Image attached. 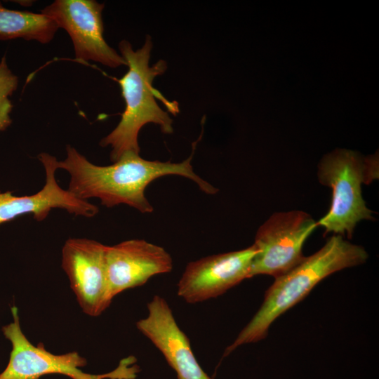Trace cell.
Returning a JSON list of instances; mask_svg holds the SVG:
<instances>
[{
  "label": "cell",
  "instance_id": "6da1fadb",
  "mask_svg": "<svg viewBox=\"0 0 379 379\" xmlns=\"http://www.w3.org/2000/svg\"><path fill=\"white\" fill-rule=\"evenodd\" d=\"M194 151V147L191 155L179 163L147 160L139 154L128 152L111 165L98 166L67 145V157L57 161V167L69 174L67 190L80 199L98 198L107 208L123 204L142 213H149L153 207L145 197V190L153 180L165 175L190 179L207 194L218 192L193 171L191 161Z\"/></svg>",
  "mask_w": 379,
  "mask_h": 379
},
{
  "label": "cell",
  "instance_id": "7a4b0ae2",
  "mask_svg": "<svg viewBox=\"0 0 379 379\" xmlns=\"http://www.w3.org/2000/svg\"><path fill=\"white\" fill-rule=\"evenodd\" d=\"M368 258L362 246L341 235L333 234L318 251L304 257L291 270L275 278L260 309L226 348L223 357L241 345L265 338L271 324L302 300L322 279L335 272L363 264Z\"/></svg>",
  "mask_w": 379,
  "mask_h": 379
},
{
  "label": "cell",
  "instance_id": "3957f363",
  "mask_svg": "<svg viewBox=\"0 0 379 379\" xmlns=\"http://www.w3.org/2000/svg\"><path fill=\"white\" fill-rule=\"evenodd\" d=\"M152 48L149 36L136 51L126 40L119 44L121 55L128 67L123 77L117 80L126 107L117 126L100 142L102 147H111L112 162L128 152L140 154L138 134L145 124H155L166 134L173 131V120L159 106L155 98L162 100L172 113L178 111V105L167 100L152 86L154 79L165 72L167 65L164 60H159L152 66L149 65Z\"/></svg>",
  "mask_w": 379,
  "mask_h": 379
},
{
  "label": "cell",
  "instance_id": "277c9868",
  "mask_svg": "<svg viewBox=\"0 0 379 379\" xmlns=\"http://www.w3.org/2000/svg\"><path fill=\"white\" fill-rule=\"evenodd\" d=\"M319 182L332 190L328 213L317 222L329 232L351 239L358 222L374 220L373 212L362 197L361 186L378 178V156L364 157L347 149L324 155L318 165Z\"/></svg>",
  "mask_w": 379,
  "mask_h": 379
},
{
  "label": "cell",
  "instance_id": "5b68a950",
  "mask_svg": "<svg viewBox=\"0 0 379 379\" xmlns=\"http://www.w3.org/2000/svg\"><path fill=\"white\" fill-rule=\"evenodd\" d=\"M13 321L3 326L2 331L12 345L8 363L0 379H40L48 374H60L72 379H135L139 372L134 357L122 359L114 370L103 374H91L81 368L86 359L77 352L55 354L40 343L33 345L22 333L18 311L11 307Z\"/></svg>",
  "mask_w": 379,
  "mask_h": 379
},
{
  "label": "cell",
  "instance_id": "8992f818",
  "mask_svg": "<svg viewBox=\"0 0 379 379\" xmlns=\"http://www.w3.org/2000/svg\"><path fill=\"white\" fill-rule=\"evenodd\" d=\"M318 227L302 211L273 213L258 230L254 245L258 249L250 271V278L259 274L274 278L287 272L304 258L303 245Z\"/></svg>",
  "mask_w": 379,
  "mask_h": 379
},
{
  "label": "cell",
  "instance_id": "52a82bcc",
  "mask_svg": "<svg viewBox=\"0 0 379 379\" xmlns=\"http://www.w3.org/2000/svg\"><path fill=\"white\" fill-rule=\"evenodd\" d=\"M104 4L95 0H55L41 9V13L66 30L77 60H93L112 68L126 65L121 54L104 38Z\"/></svg>",
  "mask_w": 379,
  "mask_h": 379
},
{
  "label": "cell",
  "instance_id": "ba28073f",
  "mask_svg": "<svg viewBox=\"0 0 379 379\" xmlns=\"http://www.w3.org/2000/svg\"><path fill=\"white\" fill-rule=\"evenodd\" d=\"M106 246L93 239H68L62 250V267L83 312L101 314L111 304L105 262Z\"/></svg>",
  "mask_w": 379,
  "mask_h": 379
},
{
  "label": "cell",
  "instance_id": "9c48e42d",
  "mask_svg": "<svg viewBox=\"0 0 379 379\" xmlns=\"http://www.w3.org/2000/svg\"><path fill=\"white\" fill-rule=\"evenodd\" d=\"M258 253L248 248L204 257L189 262L178 283L179 297L190 304L216 298L250 278L252 261Z\"/></svg>",
  "mask_w": 379,
  "mask_h": 379
},
{
  "label": "cell",
  "instance_id": "30bf717a",
  "mask_svg": "<svg viewBox=\"0 0 379 379\" xmlns=\"http://www.w3.org/2000/svg\"><path fill=\"white\" fill-rule=\"evenodd\" d=\"M105 262L109 291L119 293L145 284L151 277L170 272L171 255L161 246L143 239H129L106 246Z\"/></svg>",
  "mask_w": 379,
  "mask_h": 379
},
{
  "label": "cell",
  "instance_id": "8fae6325",
  "mask_svg": "<svg viewBox=\"0 0 379 379\" xmlns=\"http://www.w3.org/2000/svg\"><path fill=\"white\" fill-rule=\"evenodd\" d=\"M46 173L44 187L32 195L15 196L11 192H0V225L25 214H32L38 222L46 219L53 208L86 218L94 217L99 208L88 201L80 199L62 189L55 178L57 159L46 152L38 156Z\"/></svg>",
  "mask_w": 379,
  "mask_h": 379
},
{
  "label": "cell",
  "instance_id": "7c38bea8",
  "mask_svg": "<svg viewBox=\"0 0 379 379\" xmlns=\"http://www.w3.org/2000/svg\"><path fill=\"white\" fill-rule=\"evenodd\" d=\"M147 316L138 321L136 327L161 352L178 379H214L198 363L166 300L155 295L147 303Z\"/></svg>",
  "mask_w": 379,
  "mask_h": 379
},
{
  "label": "cell",
  "instance_id": "4fadbf2b",
  "mask_svg": "<svg viewBox=\"0 0 379 379\" xmlns=\"http://www.w3.org/2000/svg\"><path fill=\"white\" fill-rule=\"evenodd\" d=\"M56 23L42 13L7 8L0 1V40L23 39L41 44L51 42L58 29Z\"/></svg>",
  "mask_w": 379,
  "mask_h": 379
},
{
  "label": "cell",
  "instance_id": "5bb4252c",
  "mask_svg": "<svg viewBox=\"0 0 379 379\" xmlns=\"http://www.w3.org/2000/svg\"><path fill=\"white\" fill-rule=\"evenodd\" d=\"M18 86V77L9 68L6 58L0 60V132L12 124L11 113L13 104L11 97Z\"/></svg>",
  "mask_w": 379,
  "mask_h": 379
}]
</instances>
